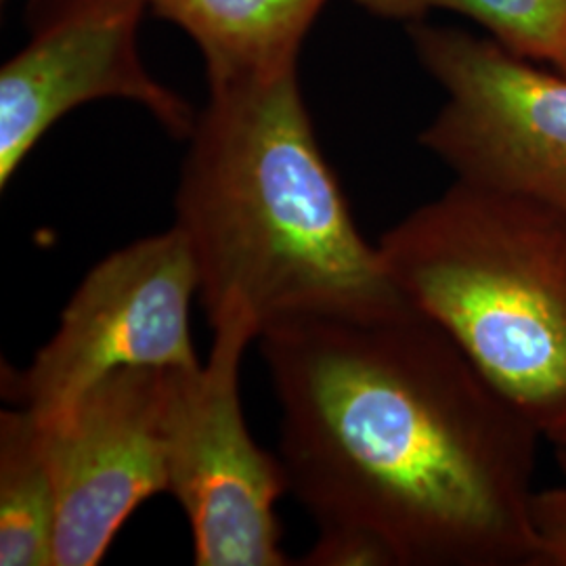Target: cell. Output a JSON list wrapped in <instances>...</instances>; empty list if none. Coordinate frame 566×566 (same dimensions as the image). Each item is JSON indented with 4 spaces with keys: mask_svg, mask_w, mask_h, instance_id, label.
Instances as JSON below:
<instances>
[{
    "mask_svg": "<svg viewBox=\"0 0 566 566\" xmlns=\"http://www.w3.org/2000/svg\"><path fill=\"white\" fill-rule=\"evenodd\" d=\"M55 526L49 428L11 405L0 413V566H53Z\"/></svg>",
    "mask_w": 566,
    "mask_h": 566,
    "instance_id": "cell-10",
    "label": "cell"
},
{
    "mask_svg": "<svg viewBox=\"0 0 566 566\" xmlns=\"http://www.w3.org/2000/svg\"><path fill=\"white\" fill-rule=\"evenodd\" d=\"M175 191V223L212 324L240 301L261 334L409 306L365 240L317 142L298 67L208 86Z\"/></svg>",
    "mask_w": 566,
    "mask_h": 566,
    "instance_id": "cell-2",
    "label": "cell"
},
{
    "mask_svg": "<svg viewBox=\"0 0 566 566\" xmlns=\"http://www.w3.org/2000/svg\"><path fill=\"white\" fill-rule=\"evenodd\" d=\"M198 292L196 264L175 227L114 250L82 277L32 364L21 371L2 365V395L55 422L118 369H198L189 329Z\"/></svg>",
    "mask_w": 566,
    "mask_h": 566,
    "instance_id": "cell-6",
    "label": "cell"
},
{
    "mask_svg": "<svg viewBox=\"0 0 566 566\" xmlns=\"http://www.w3.org/2000/svg\"><path fill=\"white\" fill-rule=\"evenodd\" d=\"M185 371L118 369L60 420L44 422L57 486L53 566L99 565L139 506L168 491L170 424Z\"/></svg>",
    "mask_w": 566,
    "mask_h": 566,
    "instance_id": "cell-8",
    "label": "cell"
},
{
    "mask_svg": "<svg viewBox=\"0 0 566 566\" xmlns=\"http://www.w3.org/2000/svg\"><path fill=\"white\" fill-rule=\"evenodd\" d=\"M374 18L424 20L432 11H453L476 21L489 39L512 55L546 63L566 76V0H355Z\"/></svg>",
    "mask_w": 566,
    "mask_h": 566,
    "instance_id": "cell-11",
    "label": "cell"
},
{
    "mask_svg": "<svg viewBox=\"0 0 566 566\" xmlns=\"http://www.w3.org/2000/svg\"><path fill=\"white\" fill-rule=\"evenodd\" d=\"M547 443L554 447V458H556V464H558L563 476H565L566 485V430L565 432H560V434H556L554 439H549Z\"/></svg>",
    "mask_w": 566,
    "mask_h": 566,
    "instance_id": "cell-13",
    "label": "cell"
},
{
    "mask_svg": "<svg viewBox=\"0 0 566 566\" xmlns=\"http://www.w3.org/2000/svg\"><path fill=\"white\" fill-rule=\"evenodd\" d=\"M147 7L149 0H32L28 42L0 70L2 189L36 143L86 103H135L168 135H191L198 112L143 63Z\"/></svg>",
    "mask_w": 566,
    "mask_h": 566,
    "instance_id": "cell-7",
    "label": "cell"
},
{
    "mask_svg": "<svg viewBox=\"0 0 566 566\" xmlns=\"http://www.w3.org/2000/svg\"><path fill=\"white\" fill-rule=\"evenodd\" d=\"M210 327L208 361L185 371L177 390L168 493L191 528L196 565H292L275 512L287 476L280 455L252 439L240 399L243 355L261 327L240 301L227 304Z\"/></svg>",
    "mask_w": 566,
    "mask_h": 566,
    "instance_id": "cell-5",
    "label": "cell"
},
{
    "mask_svg": "<svg viewBox=\"0 0 566 566\" xmlns=\"http://www.w3.org/2000/svg\"><path fill=\"white\" fill-rule=\"evenodd\" d=\"M535 566H566V485L535 491Z\"/></svg>",
    "mask_w": 566,
    "mask_h": 566,
    "instance_id": "cell-12",
    "label": "cell"
},
{
    "mask_svg": "<svg viewBox=\"0 0 566 566\" xmlns=\"http://www.w3.org/2000/svg\"><path fill=\"white\" fill-rule=\"evenodd\" d=\"M405 301L549 441L566 430V214L453 181L382 233Z\"/></svg>",
    "mask_w": 566,
    "mask_h": 566,
    "instance_id": "cell-3",
    "label": "cell"
},
{
    "mask_svg": "<svg viewBox=\"0 0 566 566\" xmlns=\"http://www.w3.org/2000/svg\"><path fill=\"white\" fill-rule=\"evenodd\" d=\"M446 103L418 142L455 181L566 214V76L453 25L411 21Z\"/></svg>",
    "mask_w": 566,
    "mask_h": 566,
    "instance_id": "cell-4",
    "label": "cell"
},
{
    "mask_svg": "<svg viewBox=\"0 0 566 566\" xmlns=\"http://www.w3.org/2000/svg\"><path fill=\"white\" fill-rule=\"evenodd\" d=\"M327 0H149L198 44L208 86L298 67L303 41Z\"/></svg>",
    "mask_w": 566,
    "mask_h": 566,
    "instance_id": "cell-9",
    "label": "cell"
},
{
    "mask_svg": "<svg viewBox=\"0 0 566 566\" xmlns=\"http://www.w3.org/2000/svg\"><path fill=\"white\" fill-rule=\"evenodd\" d=\"M287 491L319 531L301 565L535 566L544 434L411 304L259 336Z\"/></svg>",
    "mask_w": 566,
    "mask_h": 566,
    "instance_id": "cell-1",
    "label": "cell"
}]
</instances>
